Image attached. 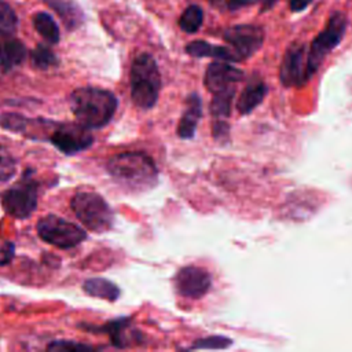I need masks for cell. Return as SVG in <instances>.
<instances>
[{
  "mask_svg": "<svg viewBox=\"0 0 352 352\" xmlns=\"http://www.w3.org/2000/svg\"><path fill=\"white\" fill-rule=\"evenodd\" d=\"M69 106L77 122L89 129H98L111 121L118 100L116 95L107 89L81 87L70 94Z\"/></svg>",
  "mask_w": 352,
  "mask_h": 352,
  "instance_id": "cell-1",
  "label": "cell"
},
{
  "mask_svg": "<svg viewBox=\"0 0 352 352\" xmlns=\"http://www.w3.org/2000/svg\"><path fill=\"white\" fill-rule=\"evenodd\" d=\"M106 170L121 187L142 191L153 187L158 179V169L153 158L140 151L120 153L106 164Z\"/></svg>",
  "mask_w": 352,
  "mask_h": 352,
  "instance_id": "cell-2",
  "label": "cell"
},
{
  "mask_svg": "<svg viewBox=\"0 0 352 352\" xmlns=\"http://www.w3.org/2000/svg\"><path fill=\"white\" fill-rule=\"evenodd\" d=\"M131 98L135 106L151 109L160 95L161 74L157 62L150 54H139L131 66Z\"/></svg>",
  "mask_w": 352,
  "mask_h": 352,
  "instance_id": "cell-3",
  "label": "cell"
},
{
  "mask_svg": "<svg viewBox=\"0 0 352 352\" xmlns=\"http://www.w3.org/2000/svg\"><path fill=\"white\" fill-rule=\"evenodd\" d=\"M70 206L77 219L92 232H106L113 226V210L104 198L92 191L73 195Z\"/></svg>",
  "mask_w": 352,
  "mask_h": 352,
  "instance_id": "cell-4",
  "label": "cell"
},
{
  "mask_svg": "<svg viewBox=\"0 0 352 352\" xmlns=\"http://www.w3.org/2000/svg\"><path fill=\"white\" fill-rule=\"evenodd\" d=\"M38 183L28 169L21 180L0 194V202L7 214L23 220L28 219L37 208Z\"/></svg>",
  "mask_w": 352,
  "mask_h": 352,
  "instance_id": "cell-5",
  "label": "cell"
},
{
  "mask_svg": "<svg viewBox=\"0 0 352 352\" xmlns=\"http://www.w3.org/2000/svg\"><path fill=\"white\" fill-rule=\"evenodd\" d=\"M346 25L348 19L344 12H333L327 21L326 28L314 38L307 58V72L309 78L318 72L324 58L341 43L346 30Z\"/></svg>",
  "mask_w": 352,
  "mask_h": 352,
  "instance_id": "cell-6",
  "label": "cell"
},
{
  "mask_svg": "<svg viewBox=\"0 0 352 352\" xmlns=\"http://www.w3.org/2000/svg\"><path fill=\"white\" fill-rule=\"evenodd\" d=\"M36 228L38 236L44 242L58 249L74 248L87 238V232L80 226L56 214H47L41 217L37 221Z\"/></svg>",
  "mask_w": 352,
  "mask_h": 352,
  "instance_id": "cell-7",
  "label": "cell"
},
{
  "mask_svg": "<svg viewBox=\"0 0 352 352\" xmlns=\"http://www.w3.org/2000/svg\"><path fill=\"white\" fill-rule=\"evenodd\" d=\"M50 142L65 155H73L91 147L94 135L80 122H55Z\"/></svg>",
  "mask_w": 352,
  "mask_h": 352,
  "instance_id": "cell-8",
  "label": "cell"
},
{
  "mask_svg": "<svg viewBox=\"0 0 352 352\" xmlns=\"http://www.w3.org/2000/svg\"><path fill=\"white\" fill-rule=\"evenodd\" d=\"M223 38L239 60L254 55L264 43V30L256 25H235L224 30Z\"/></svg>",
  "mask_w": 352,
  "mask_h": 352,
  "instance_id": "cell-9",
  "label": "cell"
},
{
  "mask_svg": "<svg viewBox=\"0 0 352 352\" xmlns=\"http://www.w3.org/2000/svg\"><path fill=\"white\" fill-rule=\"evenodd\" d=\"M307 58L308 48L304 43H293L287 47L279 69V80L285 87H301L309 80Z\"/></svg>",
  "mask_w": 352,
  "mask_h": 352,
  "instance_id": "cell-10",
  "label": "cell"
},
{
  "mask_svg": "<svg viewBox=\"0 0 352 352\" xmlns=\"http://www.w3.org/2000/svg\"><path fill=\"white\" fill-rule=\"evenodd\" d=\"M210 285L209 272L201 267L187 265L180 268L175 275V287L183 297L199 298L208 293Z\"/></svg>",
  "mask_w": 352,
  "mask_h": 352,
  "instance_id": "cell-11",
  "label": "cell"
},
{
  "mask_svg": "<svg viewBox=\"0 0 352 352\" xmlns=\"http://www.w3.org/2000/svg\"><path fill=\"white\" fill-rule=\"evenodd\" d=\"M243 78V72L224 60L212 62L204 77V84L209 92L217 94L235 88V84Z\"/></svg>",
  "mask_w": 352,
  "mask_h": 352,
  "instance_id": "cell-12",
  "label": "cell"
},
{
  "mask_svg": "<svg viewBox=\"0 0 352 352\" xmlns=\"http://www.w3.org/2000/svg\"><path fill=\"white\" fill-rule=\"evenodd\" d=\"M78 327L91 333L107 334L111 344L117 348H126L132 345L139 336V333H136L135 330H131V320L128 318H118L116 320L106 322L104 324H100V326L80 323Z\"/></svg>",
  "mask_w": 352,
  "mask_h": 352,
  "instance_id": "cell-13",
  "label": "cell"
},
{
  "mask_svg": "<svg viewBox=\"0 0 352 352\" xmlns=\"http://www.w3.org/2000/svg\"><path fill=\"white\" fill-rule=\"evenodd\" d=\"M202 116V103L198 94H190L186 100L184 113L177 125V135L183 139H191L195 133L198 121Z\"/></svg>",
  "mask_w": 352,
  "mask_h": 352,
  "instance_id": "cell-14",
  "label": "cell"
},
{
  "mask_svg": "<svg viewBox=\"0 0 352 352\" xmlns=\"http://www.w3.org/2000/svg\"><path fill=\"white\" fill-rule=\"evenodd\" d=\"M186 52L195 58L209 56V58H216V59H220L224 62H239L238 56L230 47L213 45L210 43H206L202 40H195V41L188 43L186 45Z\"/></svg>",
  "mask_w": 352,
  "mask_h": 352,
  "instance_id": "cell-15",
  "label": "cell"
},
{
  "mask_svg": "<svg viewBox=\"0 0 352 352\" xmlns=\"http://www.w3.org/2000/svg\"><path fill=\"white\" fill-rule=\"evenodd\" d=\"M26 58V47L22 41L11 37L0 40V67L4 72L21 65Z\"/></svg>",
  "mask_w": 352,
  "mask_h": 352,
  "instance_id": "cell-16",
  "label": "cell"
},
{
  "mask_svg": "<svg viewBox=\"0 0 352 352\" xmlns=\"http://www.w3.org/2000/svg\"><path fill=\"white\" fill-rule=\"evenodd\" d=\"M44 1L51 10H54L59 15L63 25L69 30L78 28L84 22V12L74 1L72 0H44Z\"/></svg>",
  "mask_w": 352,
  "mask_h": 352,
  "instance_id": "cell-17",
  "label": "cell"
},
{
  "mask_svg": "<svg viewBox=\"0 0 352 352\" xmlns=\"http://www.w3.org/2000/svg\"><path fill=\"white\" fill-rule=\"evenodd\" d=\"M267 95V85L261 80H252L238 98L236 109L241 114L252 113Z\"/></svg>",
  "mask_w": 352,
  "mask_h": 352,
  "instance_id": "cell-18",
  "label": "cell"
},
{
  "mask_svg": "<svg viewBox=\"0 0 352 352\" xmlns=\"http://www.w3.org/2000/svg\"><path fill=\"white\" fill-rule=\"evenodd\" d=\"M82 290L96 298L116 301L120 297V289L116 283L104 279V278H89L82 283Z\"/></svg>",
  "mask_w": 352,
  "mask_h": 352,
  "instance_id": "cell-19",
  "label": "cell"
},
{
  "mask_svg": "<svg viewBox=\"0 0 352 352\" xmlns=\"http://www.w3.org/2000/svg\"><path fill=\"white\" fill-rule=\"evenodd\" d=\"M33 26L37 33L50 44H56L60 38V32L54 18L47 12H36L33 15Z\"/></svg>",
  "mask_w": 352,
  "mask_h": 352,
  "instance_id": "cell-20",
  "label": "cell"
},
{
  "mask_svg": "<svg viewBox=\"0 0 352 352\" xmlns=\"http://www.w3.org/2000/svg\"><path fill=\"white\" fill-rule=\"evenodd\" d=\"M235 95V88L214 94L210 102V114L214 120H226L231 113V103Z\"/></svg>",
  "mask_w": 352,
  "mask_h": 352,
  "instance_id": "cell-21",
  "label": "cell"
},
{
  "mask_svg": "<svg viewBox=\"0 0 352 352\" xmlns=\"http://www.w3.org/2000/svg\"><path fill=\"white\" fill-rule=\"evenodd\" d=\"M204 22V11L199 6H188L179 18V26L186 33H195Z\"/></svg>",
  "mask_w": 352,
  "mask_h": 352,
  "instance_id": "cell-22",
  "label": "cell"
},
{
  "mask_svg": "<svg viewBox=\"0 0 352 352\" xmlns=\"http://www.w3.org/2000/svg\"><path fill=\"white\" fill-rule=\"evenodd\" d=\"M18 28V16L14 8L7 3L0 0V38L11 37Z\"/></svg>",
  "mask_w": 352,
  "mask_h": 352,
  "instance_id": "cell-23",
  "label": "cell"
},
{
  "mask_svg": "<svg viewBox=\"0 0 352 352\" xmlns=\"http://www.w3.org/2000/svg\"><path fill=\"white\" fill-rule=\"evenodd\" d=\"M34 120L28 118L18 113H3L0 116V126L16 133H26L30 131V125Z\"/></svg>",
  "mask_w": 352,
  "mask_h": 352,
  "instance_id": "cell-24",
  "label": "cell"
},
{
  "mask_svg": "<svg viewBox=\"0 0 352 352\" xmlns=\"http://www.w3.org/2000/svg\"><path fill=\"white\" fill-rule=\"evenodd\" d=\"M30 62L34 69L45 70L52 66L58 65L56 55L44 44H38L32 52H30Z\"/></svg>",
  "mask_w": 352,
  "mask_h": 352,
  "instance_id": "cell-25",
  "label": "cell"
},
{
  "mask_svg": "<svg viewBox=\"0 0 352 352\" xmlns=\"http://www.w3.org/2000/svg\"><path fill=\"white\" fill-rule=\"evenodd\" d=\"M48 351H55V352H69V351H94L95 348L88 345V344H82V342H76V341H66V340H56L52 341L47 345Z\"/></svg>",
  "mask_w": 352,
  "mask_h": 352,
  "instance_id": "cell-26",
  "label": "cell"
},
{
  "mask_svg": "<svg viewBox=\"0 0 352 352\" xmlns=\"http://www.w3.org/2000/svg\"><path fill=\"white\" fill-rule=\"evenodd\" d=\"M16 170V161L0 148V182L10 180Z\"/></svg>",
  "mask_w": 352,
  "mask_h": 352,
  "instance_id": "cell-27",
  "label": "cell"
},
{
  "mask_svg": "<svg viewBox=\"0 0 352 352\" xmlns=\"http://www.w3.org/2000/svg\"><path fill=\"white\" fill-rule=\"evenodd\" d=\"M231 345V340L230 338H226V337H208V338H204V340H198L192 348L194 349H198V348H208V349H221V348H226V346H230Z\"/></svg>",
  "mask_w": 352,
  "mask_h": 352,
  "instance_id": "cell-28",
  "label": "cell"
},
{
  "mask_svg": "<svg viewBox=\"0 0 352 352\" xmlns=\"http://www.w3.org/2000/svg\"><path fill=\"white\" fill-rule=\"evenodd\" d=\"M15 254V245L0 235V265L8 264Z\"/></svg>",
  "mask_w": 352,
  "mask_h": 352,
  "instance_id": "cell-29",
  "label": "cell"
},
{
  "mask_svg": "<svg viewBox=\"0 0 352 352\" xmlns=\"http://www.w3.org/2000/svg\"><path fill=\"white\" fill-rule=\"evenodd\" d=\"M228 135V125L226 120H214L213 121V136L219 139H226Z\"/></svg>",
  "mask_w": 352,
  "mask_h": 352,
  "instance_id": "cell-30",
  "label": "cell"
},
{
  "mask_svg": "<svg viewBox=\"0 0 352 352\" xmlns=\"http://www.w3.org/2000/svg\"><path fill=\"white\" fill-rule=\"evenodd\" d=\"M314 0H290L289 1V8L293 11V12H298V11H302L304 8H307Z\"/></svg>",
  "mask_w": 352,
  "mask_h": 352,
  "instance_id": "cell-31",
  "label": "cell"
},
{
  "mask_svg": "<svg viewBox=\"0 0 352 352\" xmlns=\"http://www.w3.org/2000/svg\"><path fill=\"white\" fill-rule=\"evenodd\" d=\"M257 0H228L227 1V6L230 10H238L243 6H248V4H253L256 3Z\"/></svg>",
  "mask_w": 352,
  "mask_h": 352,
  "instance_id": "cell-32",
  "label": "cell"
},
{
  "mask_svg": "<svg viewBox=\"0 0 352 352\" xmlns=\"http://www.w3.org/2000/svg\"><path fill=\"white\" fill-rule=\"evenodd\" d=\"M210 1H214V0H210Z\"/></svg>",
  "mask_w": 352,
  "mask_h": 352,
  "instance_id": "cell-33",
  "label": "cell"
}]
</instances>
